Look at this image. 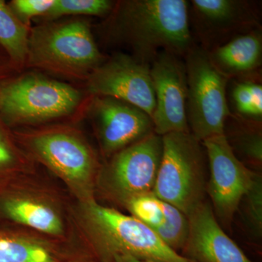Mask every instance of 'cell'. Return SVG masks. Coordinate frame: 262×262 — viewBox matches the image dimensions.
Returning <instances> with one entry per match:
<instances>
[{"mask_svg": "<svg viewBox=\"0 0 262 262\" xmlns=\"http://www.w3.org/2000/svg\"><path fill=\"white\" fill-rule=\"evenodd\" d=\"M163 153L162 136L153 133L110 157L101 168L97 187L107 198L125 206L154 189Z\"/></svg>", "mask_w": 262, "mask_h": 262, "instance_id": "cell-8", "label": "cell"}, {"mask_svg": "<svg viewBox=\"0 0 262 262\" xmlns=\"http://www.w3.org/2000/svg\"><path fill=\"white\" fill-rule=\"evenodd\" d=\"M13 134L28 156L61 179L79 203L96 200L101 166L92 146L77 129L58 125Z\"/></svg>", "mask_w": 262, "mask_h": 262, "instance_id": "cell-3", "label": "cell"}, {"mask_svg": "<svg viewBox=\"0 0 262 262\" xmlns=\"http://www.w3.org/2000/svg\"><path fill=\"white\" fill-rule=\"evenodd\" d=\"M91 102L100 146L107 158L155 133L151 117L130 103L104 96H94Z\"/></svg>", "mask_w": 262, "mask_h": 262, "instance_id": "cell-14", "label": "cell"}, {"mask_svg": "<svg viewBox=\"0 0 262 262\" xmlns=\"http://www.w3.org/2000/svg\"><path fill=\"white\" fill-rule=\"evenodd\" d=\"M224 135L234 154L248 163L261 166L262 163L261 122L232 115L226 120Z\"/></svg>", "mask_w": 262, "mask_h": 262, "instance_id": "cell-20", "label": "cell"}, {"mask_svg": "<svg viewBox=\"0 0 262 262\" xmlns=\"http://www.w3.org/2000/svg\"><path fill=\"white\" fill-rule=\"evenodd\" d=\"M207 53L212 64L229 80L261 77L262 29Z\"/></svg>", "mask_w": 262, "mask_h": 262, "instance_id": "cell-17", "label": "cell"}, {"mask_svg": "<svg viewBox=\"0 0 262 262\" xmlns=\"http://www.w3.org/2000/svg\"><path fill=\"white\" fill-rule=\"evenodd\" d=\"M65 262H95L92 260L89 259V258H71V259L67 260Z\"/></svg>", "mask_w": 262, "mask_h": 262, "instance_id": "cell-28", "label": "cell"}, {"mask_svg": "<svg viewBox=\"0 0 262 262\" xmlns=\"http://www.w3.org/2000/svg\"><path fill=\"white\" fill-rule=\"evenodd\" d=\"M56 239L0 222V262H65Z\"/></svg>", "mask_w": 262, "mask_h": 262, "instance_id": "cell-18", "label": "cell"}, {"mask_svg": "<svg viewBox=\"0 0 262 262\" xmlns=\"http://www.w3.org/2000/svg\"><path fill=\"white\" fill-rule=\"evenodd\" d=\"M29 30L9 5L0 0V48L12 68L20 70L27 64Z\"/></svg>", "mask_w": 262, "mask_h": 262, "instance_id": "cell-19", "label": "cell"}, {"mask_svg": "<svg viewBox=\"0 0 262 262\" xmlns=\"http://www.w3.org/2000/svg\"><path fill=\"white\" fill-rule=\"evenodd\" d=\"M13 70L4 51L0 49V82L12 77L11 71Z\"/></svg>", "mask_w": 262, "mask_h": 262, "instance_id": "cell-26", "label": "cell"}, {"mask_svg": "<svg viewBox=\"0 0 262 262\" xmlns=\"http://www.w3.org/2000/svg\"><path fill=\"white\" fill-rule=\"evenodd\" d=\"M74 215L84 241L101 262L118 255L151 261L196 262L168 247L136 217L103 206L96 200L78 203Z\"/></svg>", "mask_w": 262, "mask_h": 262, "instance_id": "cell-2", "label": "cell"}, {"mask_svg": "<svg viewBox=\"0 0 262 262\" xmlns=\"http://www.w3.org/2000/svg\"><path fill=\"white\" fill-rule=\"evenodd\" d=\"M162 140L163 153L152 194L188 215L206 201V149L189 132L170 133Z\"/></svg>", "mask_w": 262, "mask_h": 262, "instance_id": "cell-5", "label": "cell"}, {"mask_svg": "<svg viewBox=\"0 0 262 262\" xmlns=\"http://www.w3.org/2000/svg\"><path fill=\"white\" fill-rule=\"evenodd\" d=\"M54 3L55 0H13L8 5L18 18L29 27L31 19L44 16Z\"/></svg>", "mask_w": 262, "mask_h": 262, "instance_id": "cell-25", "label": "cell"}, {"mask_svg": "<svg viewBox=\"0 0 262 262\" xmlns=\"http://www.w3.org/2000/svg\"><path fill=\"white\" fill-rule=\"evenodd\" d=\"M232 114L248 120L262 122L261 77L232 80Z\"/></svg>", "mask_w": 262, "mask_h": 262, "instance_id": "cell-21", "label": "cell"}, {"mask_svg": "<svg viewBox=\"0 0 262 262\" xmlns=\"http://www.w3.org/2000/svg\"><path fill=\"white\" fill-rule=\"evenodd\" d=\"M187 0H124L103 24L108 42L125 46L131 56L150 65L162 51L184 58L195 43Z\"/></svg>", "mask_w": 262, "mask_h": 262, "instance_id": "cell-1", "label": "cell"}, {"mask_svg": "<svg viewBox=\"0 0 262 262\" xmlns=\"http://www.w3.org/2000/svg\"><path fill=\"white\" fill-rule=\"evenodd\" d=\"M82 95L70 84L35 73L0 82V118L11 128L72 115Z\"/></svg>", "mask_w": 262, "mask_h": 262, "instance_id": "cell-6", "label": "cell"}, {"mask_svg": "<svg viewBox=\"0 0 262 262\" xmlns=\"http://www.w3.org/2000/svg\"><path fill=\"white\" fill-rule=\"evenodd\" d=\"M202 143L209 172L206 194L211 199L215 216L224 225H229L258 173L237 158L224 134L208 138Z\"/></svg>", "mask_w": 262, "mask_h": 262, "instance_id": "cell-11", "label": "cell"}, {"mask_svg": "<svg viewBox=\"0 0 262 262\" xmlns=\"http://www.w3.org/2000/svg\"><path fill=\"white\" fill-rule=\"evenodd\" d=\"M131 215L147 225L168 247L183 249L189 233L187 215L152 193L138 196L125 206Z\"/></svg>", "mask_w": 262, "mask_h": 262, "instance_id": "cell-16", "label": "cell"}, {"mask_svg": "<svg viewBox=\"0 0 262 262\" xmlns=\"http://www.w3.org/2000/svg\"><path fill=\"white\" fill-rule=\"evenodd\" d=\"M187 79V117L189 132L203 141L223 135L231 115L229 80L212 64L208 53L194 44L184 57Z\"/></svg>", "mask_w": 262, "mask_h": 262, "instance_id": "cell-7", "label": "cell"}, {"mask_svg": "<svg viewBox=\"0 0 262 262\" xmlns=\"http://www.w3.org/2000/svg\"><path fill=\"white\" fill-rule=\"evenodd\" d=\"M29 166L28 155L19 146L11 128L0 118V180L23 174Z\"/></svg>", "mask_w": 262, "mask_h": 262, "instance_id": "cell-22", "label": "cell"}, {"mask_svg": "<svg viewBox=\"0 0 262 262\" xmlns=\"http://www.w3.org/2000/svg\"><path fill=\"white\" fill-rule=\"evenodd\" d=\"M107 262H157L146 261V260L139 259L130 255H118V256H113L110 261Z\"/></svg>", "mask_w": 262, "mask_h": 262, "instance_id": "cell-27", "label": "cell"}, {"mask_svg": "<svg viewBox=\"0 0 262 262\" xmlns=\"http://www.w3.org/2000/svg\"><path fill=\"white\" fill-rule=\"evenodd\" d=\"M187 217L184 256L196 262H253L221 227L211 203L203 201Z\"/></svg>", "mask_w": 262, "mask_h": 262, "instance_id": "cell-15", "label": "cell"}, {"mask_svg": "<svg viewBox=\"0 0 262 262\" xmlns=\"http://www.w3.org/2000/svg\"><path fill=\"white\" fill-rule=\"evenodd\" d=\"M244 220L248 229L255 237L262 233V179L257 174L253 185L243 198Z\"/></svg>", "mask_w": 262, "mask_h": 262, "instance_id": "cell-24", "label": "cell"}, {"mask_svg": "<svg viewBox=\"0 0 262 262\" xmlns=\"http://www.w3.org/2000/svg\"><path fill=\"white\" fill-rule=\"evenodd\" d=\"M116 2L110 0H55L51 9L44 15L53 20L69 15H86L107 18Z\"/></svg>", "mask_w": 262, "mask_h": 262, "instance_id": "cell-23", "label": "cell"}, {"mask_svg": "<svg viewBox=\"0 0 262 262\" xmlns=\"http://www.w3.org/2000/svg\"><path fill=\"white\" fill-rule=\"evenodd\" d=\"M149 70L155 96L151 117L155 134L163 136L170 133H189L187 79L184 58L162 51L151 62Z\"/></svg>", "mask_w": 262, "mask_h": 262, "instance_id": "cell-13", "label": "cell"}, {"mask_svg": "<svg viewBox=\"0 0 262 262\" xmlns=\"http://www.w3.org/2000/svg\"><path fill=\"white\" fill-rule=\"evenodd\" d=\"M106 58L89 22H51L29 32L27 64L72 80H84Z\"/></svg>", "mask_w": 262, "mask_h": 262, "instance_id": "cell-4", "label": "cell"}, {"mask_svg": "<svg viewBox=\"0 0 262 262\" xmlns=\"http://www.w3.org/2000/svg\"><path fill=\"white\" fill-rule=\"evenodd\" d=\"M22 174L0 180V222L60 241L67 234L61 203L49 192L24 186Z\"/></svg>", "mask_w": 262, "mask_h": 262, "instance_id": "cell-10", "label": "cell"}, {"mask_svg": "<svg viewBox=\"0 0 262 262\" xmlns=\"http://www.w3.org/2000/svg\"><path fill=\"white\" fill-rule=\"evenodd\" d=\"M87 88L93 96L121 100L152 117L155 96L149 65L130 55L117 53L97 67L88 77Z\"/></svg>", "mask_w": 262, "mask_h": 262, "instance_id": "cell-12", "label": "cell"}, {"mask_svg": "<svg viewBox=\"0 0 262 262\" xmlns=\"http://www.w3.org/2000/svg\"><path fill=\"white\" fill-rule=\"evenodd\" d=\"M188 16L193 40L206 52L262 29L261 3L253 0H191Z\"/></svg>", "mask_w": 262, "mask_h": 262, "instance_id": "cell-9", "label": "cell"}]
</instances>
